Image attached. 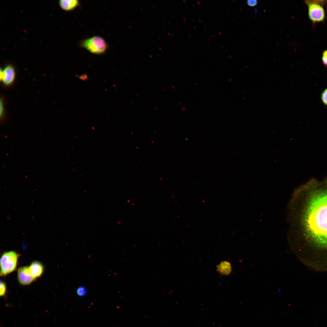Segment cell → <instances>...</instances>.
Returning a JSON list of instances; mask_svg holds the SVG:
<instances>
[{"mask_svg":"<svg viewBox=\"0 0 327 327\" xmlns=\"http://www.w3.org/2000/svg\"><path fill=\"white\" fill-rule=\"evenodd\" d=\"M306 211L305 224L308 232L318 240L327 243V193L313 196Z\"/></svg>","mask_w":327,"mask_h":327,"instance_id":"cell-1","label":"cell"},{"mask_svg":"<svg viewBox=\"0 0 327 327\" xmlns=\"http://www.w3.org/2000/svg\"><path fill=\"white\" fill-rule=\"evenodd\" d=\"M78 46L92 54L98 55L104 54L109 48L108 45L105 39L98 35L82 39L79 42Z\"/></svg>","mask_w":327,"mask_h":327,"instance_id":"cell-2","label":"cell"},{"mask_svg":"<svg viewBox=\"0 0 327 327\" xmlns=\"http://www.w3.org/2000/svg\"><path fill=\"white\" fill-rule=\"evenodd\" d=\"M19 256V254L14 251L3 253L0 261L1 276L7 275L16 269Z\"/></svg>","mask_w":327,"mask_h":327,"instance_id":"cell-3","label":"cell"},{"mask_svg":"<svg viewBox=\"0 0 327 327\" xmlns=\"http://www.w3.org/2000/svg\"><path fill=\"white\" fill-rule=\"evenodd\" d=\"M308 6V15L313 22L322 21L325 18V12L323 7L317 1H305Z\"/></svg>","mask_w":327,"mask_h":327,"instance_id":"cell-4","label":"cell"},{"mask_svg":"<svg viewBox=\"0 0 327 327\" xmlns=\"http://www.w3.org/2000/svg\"><path fill=\"white\" fill-rule=\"evenodd\" d=\"M15 71L12 65H7L0 70V80L5 86H11L15 82Z\"/></svg>","mask_w":327,"mask_h":327,"instance_id":"cell-5","label":"cell"},{"mask_svg":"<svg viewBox=\"0 0 327 327\" xmlns=\"http://www.w3.org/2000/svg\"><path fill=\"white\" fill-rule=\"evenodd\" d=\"M17 278L19 283L24 286L28 285L36 279L32 275L28 266H23L18 269Z\"/></svg>","mask_w":327,"mask_h":327,"instance_id":"cell-6","label":"cell"},{"mask_svg":"<svg viewBox=\"0 0 327 327\" xmlns=\"http://www.w3.org/2000/svg\"><path fill=\"white\" fill-rule=\"evenodd\" d=\"M60 7L66 11H71L76 9L80 5V3L77 0H61L59 2Z\"/></svg>","mask_w":327,"mask_h":327,"instance_id":"cell-7","label":"cell"},{"mask_svg":"<svg viewBox=\"0 0 327 327\" xmlns=\"http://www.w3.org/2000/svg\"><path fill=\"white\" fill-rule=\"evenodd\" d=\"M29 268L32 275L35 279L41 276L44 270L43 264L37 261L32 262Z\"/></svg>","mask_w":327,"mask_h":327,"instance_id":"cell-8","label":"cell"},{"mask_svg":"<svg viewBox=\"0 0 327 327\" xmlns=\"http://www.w3.org/2000/svg\"><path fill=\"white\" fill-rule=\"evenodd\" d=\"M217 270L223 275H228L232 272V267L230 263L226 261H222L217 266Z\"/></svg>","mask_w":327,"mask_h":327,"instance_id":"cell-9","label":"cell"},{"mask_svg":"<svg viewBox=\"0 0 327 327\" xmlns=\"http://www.w3.org/2000/svg\"><path fill=\"white\" fill-rule=\"evenodd\" d=\"M87 289L84 286H80L78 287L76 290V294L77 295L81 297L84 296L87 294Z\"/></svg>","mask_w":327,"mask_h":327,"instance_id":"cell-10","label":"cell"},{"mask_svg":"<svg viewBox=\"0 0 327 327\" xmlns=\"http://www.w3.org/2000/svg\"><path fill=\"white\" fill-rule=\"evenodd\" d=\"M6 287L5 283L3 281L0 282V296H4L6 292Z\"/></svg>","mask_w":327,"mask_h":327,"instance_id":"cell-11","label":"cell"},{"mask_svg":"<svg viewBox=\"0 0 327 327\" xmlns=\"http://www.w3.org/2000/svg\"><path fill=\"white\" fill-rule=\"evenodd\" d=\"M4 112L3 101V100L1 99L0 101V117L1 120L2 119L3 120L4 119L3 118L4 117L5 115V114H4Z\"/></svg>","mask_w":327,"mask_h":327,"instance_id":"cell-12","label":"cell"},{"mask_svg":"<svg viewBox=\"0 0 327 327\" xmlns=\"http://www.w3.org/2000/svg\"><path fill=\"white\" fill-rule=\"evenodd\" d=\"M321 97L323 102L327 105V89L322 93Z\"/></svg>","mask_w":327,"mask_h":327,"instance_id":"cell-13","label":"cell"},{"mask_svg":"<svg viewBox=\"0 0 327 327\" xmlns=\"http://www.w3.org/2000/svg\"><path fill=\"white\" fill-rule=\"evenodd\" d=\"M322 60L323 63L325 65L327 66V50L323 52Z\"/></svg>","mask_w":327,"mask_h":327,"instance_id":"cell-14","label":"cell"},{"mask_svg":"<svg viewBox=\"0 0 327 327\" xmlns=\"http://www.w3.org/2000/svg\"><path fill=\"white\" fill-rule=\"evenodd\" d=\"M247 5L250 6H254L258 3V1L256 0H248L247 1Z\"/></svg>","mask_w":327,"mask_h":327,"instance_id":"cell-15","label":"cell"},{"mask_svg":"<svg viewBox=\"0 0 327 327\" xmlns=\"http://www.w3.org/2000/svg\"><path fill=\"white\" fill-rule=\"evenodd\" d=\"M87 75L85 74L82 75H81L79 77V78H80V79L83 80H85L87 79Z\"/></svg>","mask_w":327,"mask_h":327,"instance_id":"cell-16","label":"cell"}]
</instances>
